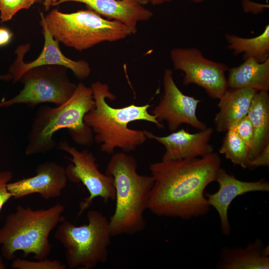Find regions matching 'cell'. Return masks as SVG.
I'll list each match as a JSON object with an SVG mask.
<instances>
[{
  "mask_svg": "<svg viewBox=\"0 0 269 269\" xmlns=\"http://www.w3.org/2000/svg\"><path fill=\"white\" fill-rule=\"evenodd\" d=\"M221 160L215 152L203 156L150 164L154 180L148 209L160 217L188 220L210 210L204 191L216 181Z\"/></svg>",
  "mask_w": 269,
  "mask_h": 269,
  "instance_id": "obj_1",
  "label": "cell"
},
{
  "mask_svg": "<svg viewBox=\"0 0 269 269\" xmlns=\"http://www.w3.org/2000/svg\"><path fill=\"white\" fill-rule=\"evenodd\" d=\"M91 87L95 102V107L87 113L84 122L95 134L94 139L101 144V150L108 154L114 152L116 148L123 152L134 151L146 140L144 131L128 127L130 123L145 121L164 128L156 117L149 114L148 104L143 106L132 104L121 108L110 106L106 99L114 100L116 96L109 91V86L100 81L94 82Z\"/></svg>",
  "mask_w": 269,
  "mask_h": 269,
  "instance_id": "obj_2",
  "label": "cell"
},
{
  "mask_svg": "<svg viewBox=\"0 0 269 269\" xmlns=\"http://www.w3.org/2000/svg\"><path fill=\"white\" fill-rule=\"evenodd\" d=\"M95 106L92 88L79 83L72 97L63 105L40 107L28 135L25 155L44 153L53 149L57 145L54 134L65 129L75 143L90 146L94 140V134L84 118Z\"/></svg>",
  "mask_w": 269,
  "mask_h": 269,
  "instance_id": "obj_3",
  "label": "cell"
},
{
  "mask_svg": "<svg viewBox=\"0 0 269 269\" xmlns=\"http://www.w3.org/2000/svg\"><path fill=\"white\" fill-rule=\"evenodd\" d=\"M134 157L125 152L113 154L105 174L113 177L116 207L109 221L112 237L133 235L146 226L144 213L148 209L154 180L151 175L137 172Z\"/></svg>",
  "mask_w": 269,
  "mask_h": 269,
  "instance_id": "obj_4",
  "label": "cell"
},
{
  "mask_svg": "<svg viewBox=\"0 0 269 269\" xmlns=\"http://www.w3.org/2000/svg\"><path fill=\"white\" fill-rule=\"evenodd\" d=\"M64 211V205L59 203L46 209L17 206L6 216L0 228L2 256L13 260L16 252L21 251L25 257L32 254L36 260L46 259L52 248L49 236L65 220Z\"/></svg>",
  "mask_w": 269,
  "mask_h": 269,
  "instance_id": "obj_5",
  "label": "cell"
},
{
  "mask_svg": "<svg viewBox=\"0 0 269 269\" xmlns=\"http://www.w3.org/2000/svg\"><path fill=\"white\" fill-rule=\"evenodd\" d=\"M40 16L54 38L81 51L105 41L120 40L132 34L123 23L103 18L91 9L64 13L57 8Z\"/></svg>",
  "mask_w": 269,
  "mask_h": 269,
  "instance_id": "obj_6",
  "label": "cell"
},
{
  "mask_svg": "<svg viewBox=\"0 0 269 269\" xmlns=\"http://www.w3.org/2000/svg\"><path fill=\"white\" fill-rule=\"evenodd\" d=\"M88 223L76 226L64 220L58 226L54 237L65 249V261L69 269H92L108 260L112 237L109 221L100 212L87 213Z\"/></svg>",
  "mask_w": 269,
  "mask_h": 269,
  "instance_id": "obj_7",
  "label": "cell"
},
{
  "mask_svg": "<svg viewBox=\"0 0 269 269\" xmlns=\"http://www.w3.org/2000/svg\"><path fill=\"white\" fill-rule=\"evenodd\" d=\"M67 69L60 65H43L25 72L19 81L23 88L14 97L0 102V108L25 104L33 108L42 103L63 105L73 95L77 85L71 82Z\"/></svg>",
  "mask_w": 269,
  "mask_h": 269,
  "instance_id": "obj_8",
  "label": "cell"
},
{
  "mask_svg": "<svg viewBox=\"0 0 269 269\" xmlns=\"http://www.w3.org/2000/svg\"><path fill=\"white\" fill-rule=\"evenodd\" d=\"M170 58L174 69L184 73V86L196 84L214 99H220L229 88L226 77L228 66L206 58L198 49L175 48L170 51Z\"/></svg>",
  "mask_w": 269,
  "mask_h": 269,
  "instance_id": "obj_9",
  "label": "cell"
},
{
  "mask_svg": "<svg viewBox=\"0 0 269 269\" xmlns=\"http://www.w3.org/2000/svg\"><path fill=\"white\" fill-rule=\"evenodd\" d=\"M57 148L71 156L65 157L71 162L65 168L68 179L74 183L82 182L89 193L79 204L78 216L91 205L96 197H101L105 202L115 200L113 177L100 172L91 152L86 149L79 150L66 140L61 141Z\"/></svg>",
  "mask_w": 269,
  "mask_h": 269,
  "instance_id": "obj_10",
  "label": "cell"
},
{
  "mask_svg": "<svg viewBox=\"0 0 269 269\" xmlns=\"http://www.w3.org/2000/svg\"><path fill=\"white\" fill-rule=\"evenodd\" d=\"M163 86V95L152 111L159 123L166 121L168 128L172 132L177 131L183 124L199 131L207 128L196 115L200 100L186 95L180 90L174 81L173 71L170 69H166L164 72Z\"/></svg>",
  "mask_w": 269,
  "mask_h": 269,
  "instance_id": "obj_11",
  "label": "cell"
},
{
  "mask_svg": "<svg viewBox=\"0 0 269 269\" xmlns=\"http://www.w3.org/2000/svg\"><path fill=\"white\" fill-rule=\"evenodd\" d=\"M40 23L42 27L44 37L42 51L35 60L25 63L23 61V57L30 48V44L27 43L17 46L15 51L16 58L8 70V73L12 77V83L18 82L22 74L28 69L43 65L62 66L71 70L78 79L87 78L91 71L88 63L83 60H73L66 57L60 49V42L48 30L42 18Z\"/></svg>",
  "mask_w": 269,
  "mask_h": 269,
  "instance_id": "obj_12",
  "label": "cell"
},
{
  "mask_svg": "<svg viewBox=\"0 0 269 269\" xmlns=\"http://www.w3.org/2000/svg\"><path fill=\"white\" fill-rule=\"evenodd\" d=\"M34 176L9 182L8 191L14 199H20L34 193L48 200L60 196L66 186L68 178L65 168L53 161L40 163Z\"/></svg>",
  "mask_w": 269,
  "mask_h": 269,
  "instance_id": "obj_13",
  "label": "cell"
},
{
  "mask_svg": "<svg viewBox=\"0 0 269 269\" xmlns=\"http://www.w3.org/2000/svg\"><path fill=\"white\" fill-rule=\"evenodd\" d=\"M144 131L147 138L154 139L164 146L162 160L198 157L214 152V147L209 143L213 133L212 128L194 134L182 129L165 136Z\"/></svg>",
  "mask_w": 269,
  "mask_h": 269,
  "instance_id": "obj_14",
  "label": "cell"
},
{
  "mask_svg": "<svg viewBox=\"0 0 269 269\" xmlns=\"http://www.w3.org/2000/svg\"><path fill=\"white\" fill-rule=\"evenodd\" d=\"M216 181L219 184V189L214 193L207 194L206 197L210 206L213 207L218 213L222 233L229 235L231 232V226L228 212L233 200L248 192H269V183L263 180L242 181L221 167L218 171Z\"/></svg>",
  "mask_w": 269,
  "mask_h": 269,
  "instance_id": "obj_15",
  "label": "cell"
},
{
  "mask_svg": "<svg viewBox=\"0 0 269 269\" xmlns=\"http://www.w3.org/2000/svg\"><path fill=\"white\" fill-rule=\"evenodd\" d=\"M75 1L85 3L88 8L126 25L135 34L138 21L150 19L153 13L136 0H58L54 6L65 2Z\"/></svg>",
  "mask_w": 269,
  "mask_h": 269,
  "instance_id": "obj_16",
  "label": "cell"
},
{
  "mask_svg": "<svg viewBox=\"0 0 269 269\" xmlns=\"http://www.w3.org/2000/svg\"><path fill=\"white\" fill-rule=\"evenodd\" d=\"M258 92L249 88H228L219 100V111L216 114L214 125L219 133L232 129L248 115L252 100Z\"/></svg>",
  "mask_w": 269,
  "mask_h": 269,
  "instance_id": "obj_17",
  "label": "cell"
},
{
  "mask_svg": "<svg viewBox=\"0 0 269 269\" xmlns=\"http://www.w3.org/2000/svg\"><path fill=\"white\" fill-rule=\"evenodd\" d=\"M218 268L221 269H269V247L260 239L245 248H224Z\"/></svg>",
  "mask_w": 269,
  "mask_h": 269,
  "instance_id": "obj_18",
  "label": "cell"
},
{
  "mask_svg": "<svg viewBox=\"0 0 269 269\" xmlns=\"http://www.w3.org/2000/svg\"><path fill=\"white\" fill-rule=\"evenodd\" d=\"M228 71L227 83L230 88H249L258 92L269 91V58L263 63L249 58Z\"/></svg>",
  "mask_w": 269,
  "mask_h": 269,
  "instance_id": "obj_19",
  "label": "cell"
},
{
  "mask_svg": "<svg viewBox=\"0 0 269 269\" xmlns=\"http://www.w3.org/2000/svg\"><path fill=\"white\" fill-rule=\"evenodd\" d=\"M247 116L254 129V140L249 152L251 160L269 144V95L258 92L254 96Z\"/></svg>",
  "mask_w": 269,
  "mask_h": 269,
  "instance_id": "obj_20",
  "label": "cell"
},
{
  "mask_svg": "<svg viewBox=\"0 0 269 269\" xmlns=\"http://www.w3.org/2000/svg\"><path fill=\"white\" fill-rule=\"evenodd\" d=\"M225 38L228 47L235 55L243 54L244 60L253 58L263 63L269 58V25L266 26L259 35L252 38H244L226 33Z\"/></svg>",
  "mask_w": 269,
  "mask_h": 269,
  "instance_id": "obj_21",
  "label": "cell"
},
{
  "mask_svg": "<svg viewBox=\"0 0 269 269\" xmlns=\"http://www.w3.org/2000/svg\"><path fill=\"white\" fill-rule=\"evenodd\" d=\"M219 151L234 165L243 168H249L250 149L233 130L227 131Z\"/></svg>",
  "mask_w": 269,
  "mask_h": 269,
  "instance_id": "obj_22",
  "label": "cell"
},
{
  "mask_svg": "<svg viewBox=\"0 0 269 269\" xmlns=\"http://www.w3.org/2000/svg\"><path fill=\"white\" fill-rule=\"evenodd\" d=\"M35 2V0H0L1 22L10 20L18 11L28 9Z\"/></svg>",
  "mask_w": 269,
  "mask_h": 269,
  "instance_id": "obj_23",
  "label": "cell"
},
{
  "mask_svg": "<svg viewBox=\"0 0 269 269\" xmlns=\"http://www.w3.org/2000/svg\"><path fill=\"white\" fill-rule=\"evenodd\" d=\"M11 267L14 269H65L66 267L58 260H48L46 259L37 261L25 259H14Z\"/></svg>",
  "mask_w": 269,
  "mask_h": 269,
  "instance_id": "obj_24",
  "label": "cell"
},
{
  "mask_svg": "<svg viewBox=\"0 0 269 269\" xmlns=\"http://www.w3.org/2000/svg\"><path fill=\"white\" fill-rule=\"evenodd\" d=\"M231 130L246 143L250 150L254 140V129L252 124L247 116L238 122Z\"/></svg>",
  "mask_w": 269,
  "mask_h": 269,
  "instance_id": "obj_25",
  "label": "cell"
},
{
  "mask_svg": "<svg viewBox=\"0 0 269 269\" xmlns=\"http://www.w3.org/2000/svg\"><path fill=\"white\" fill-rule=\"evenodd\" d=\"M12 177V173L10 171H0V212L4 205L12 197L7 187Z\"/></svg>",
  "mask_w": 269,
  "mask_h": 269,
  "instance_id": "obj_26",
  "label": "cell"
},
{
  "mask_svg": "<svg viewBox=\"0 0 269 269\" xmlns=\"http://www.w3.org/2000/svg\"><path fill=\"white\" fill-rule=\"evenodd\" d=\"M269 165V144L254 158L250 160L249 168Z\"/></svg>",
  "mask_w": 269,
  "mask_h": 269,
  "instance_id": "obj_27",
  "label": "cell"
},
{
  "mask_svg": "<svg viewBox=\"0 0 269 269\" xmlns=\"http://www.w3.org/2000/svg\"><path fill=\"white\" fill-rule=\"evenodd\" d=\"M13 33L6 27H0V47L8 44L11 40Z\"/></svg>",
  "mask_w": 269,
  "mask_h": 269,
  "instance_id": "obj_28",
  "label": "cell"
},
{
  "mask_svg": "<svg viewBox=\"0 0 269 269\" xmlns=\"http://www.w3.org/2000/svg\"><path fill=\"white\" fill-rule=\"evenodd\" d=\"M36 1H43V5L45 11H48L50 8V6L53 5L56 3L58 0H35Z\"/></svg>",
  "mask_w": 269,
  "mask_h": 269,
  "instance_id": "obj_29",
  "label": "cell"
},
{
  "mask_svg": "<svg viewBox=\"0 0 269 269\" xmlns=\"http://www.w3.org/2000/svg\"><path fill=\"white\" fill-rule=\"evenodd\" d=\"M173 0H149V2L152 4L156 5L161 4L166 2H170Z\"/></svg>",
  "mask_w": 269,
  "mask_h": 269,
  "instance_id": "obj_30",
  "label": "cell"
},
{
  "mask_svg": "<svg viewBox=\"0 0 269 269\" xmlns=\"http://www.w3.org/2000/svg\"><path fill=\"white\" fill-rule=\"evenodd\" d=\"M12 76L9 73H8L7 74H4V75H0V80L9 81L10 80H12Z\"/></svg>",
  "mask_w": 269,
  "mask_h": 269,
  "instance_id": "obj_31",
  "label": "cell"
},
{
  "mask_svg": "<svg viewBox=\"0 0 269 269\" xmlns=\"http://www.w3.org/2000/svg\"><path fill=\"white\" fill-rule=\"evenodd\" d=\"M6 269V266L3 262L2 257L0 255V269Z\"/></svg>",
  "mask_w": 269,
  "mask_h": 269,
  "instance_id": "obj_32",
  "label": "cell"
},
{
  "mask_svg": "<svg viewBox=\"0 0 269 269\" xmlns=\"http://www.w3.org/2000/svg\"><path fill=\"white\" fill-rule=\"evenodd\" d=\"M141 4H145L149 2V0H136Z\"/></svg>",
  "mask_w": 269,
  "mask_h": 269,
  "instance_id": "obj_33",
  "label": "cell"
},
{
  "mask_svg": "<svg viewBox=\"0 0 269 269\" xmlns=\"http://www.w3.org/2000/svg\"><path fill=\"white\" fill-rule=\"evenodd\" d=\"M205 0H192V1L194 3H201Z\"/></svg>",
  "mask_w": 269,
  "mask_h": 269,
  "instance_id": "obj_34",
  "label": "cell"
},
{
  "mask_svg": "<svg viewBox=\"0 0 269 269\" xmlns=\"http://www.w3.org/2000/svg\"></svg>",
  "mask_w": 269,
  "mask_h": 269,
  "instance_id": "obj_35",
  "label": "cell"
}]
</instances>
